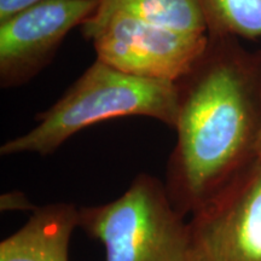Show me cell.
Instances as JSON below:
<instances>
[{"label": "cell", "instance_id": "obj_6", "mask_svg": "<svg viewBox=\"0 0 261 261\" xmlns=\"http://www.w3.org/2000/svg\"><path fill=\"white\" fill-rule=\"evenodd\" d=\"M200 261H261V167L255 161L189 221Z\"/></svg>", "mask_w": 261, "mask_h": 261}, {"label": "cell", "instance_id": "obj_1", "mask_svg": "<svg viewBox=\"0 0 261 261\" xmlns=\"http://www.w3.org/2000/svg\"><path fill=\"white\" fill-rule=\"evenodd\" d=\"M175 145L166 189L192 215L256 161L261 123V50L210 35L191 70L177 81Z\"/></svg>", "mask_w": 261, "mask_h": 261}, {"label": "cell", "instance_id": "obj_10", "mask_svg": "<svg viewBox=\"0 0 261 261\" xmlns=\"http://www.w3.org/2000/svg\"><path fill=\"white\" fill-rule=\"evenodd\" d=\"M0 208L2 212L9 211H22L34 212L37 210V205H34L31 200L27 197V195L22 191H9L2 195L0 197Z\"/></svg>", "mask_w": 261, "mask_h": 261}, {"label": "cell", "instance_id": "obj_8", "mask_svg": "<svg viewBox=\"0 0 261 261\" xmlns=\"http://www.w3.org/2000/svg\"><path fill=\"white\" fill-rule=\"evenodd\" d=\"M103 3L169 31L188 35L208 34L198 0H103Z\"/></svg>", "mask_w": 261, "mask_h": 261}, {"label": "cell", "instance_id": "obj_5", "mask_svg": "<svg viewBox=\"0 0 261 261\" xmlns=\"http://www.w3.org/2000/svg\"><path fill=\"white\" fill-rule=\"evenodd\" d=\"M102 0H40L0 21V86L16 89L54 61L64 39Z\"/></svg>", "mask_w": 261, "mask_h": 261}, {"label": "cell", "instance_id": "obj_4", "mask_svg": "<svg viewBox=\"0 0 261 261\" xmlns=\"http://www.w3.org/2000/svg\"><path fill=\"white\" fill-rule=\"evenodd\" d=\"M97 60L123 73L177 83L207 46L210 34L188 35L149 23L125 10L100 3L81 24Z\"/></svg>", "mask_w": 261, "mask_h": 261}, {"label": "cell", "instance_id": "obj_2", "mask_svg": "<svg viewBox=\"0 0 261 261\" xmlns=\"http://www.w3.org/2000/svg\"><path fill=\"white\" fill-rule=\"evenodd\" d=\"M177 112L175 83L123 73L96 58L56 103L35 116L37 125L2 145L0 155H51L80 130L116 117H150L174 128Z\"/></svg>", "mask_w": 261, "mask_h": 261}, {"label": "cell", "instance_id": "obj_7", "mask_svg": "<svg viewBox=\"0 0 261 261\" xmlns=\"http://www.w3.org/2000/svg\"><path fill=\"white\" fill-rule=\"evenodd\" d=\"M79 227V208L55 202L33 212L27 223L0 243V261H69V243Z\"/></svg>", "mask_w": 261, "mask_h": 261}, {"label": "cell", "instance_id": "obj_11", "mask_svg": "<svg viewBox=\"0 0 261 261\" xmlns=\"http://www.w3.org/2000/svg\"><path fill=\"white\" fill-rule=\"evenodd\" d=\"M40 0H0V21H4L16 12L21 11Z\"/></svg>", "mask_w": 261, "mask_h": 261}, {"label": "cell", "instance_id": "obj_3", "mask_svg": "<svg viewBox=\"0 0 261 261\" xmlns=\"http://www.w3.org/2000/svg\"><path fill=\"white\" fill-rule=\"evenodd\" d=\"M79 227L103 244L106 261H200L190 224L148 173L116 200L79 208Z\"/></svg>", "mask_w": 261, "mask_h": 261}, {"label": "cell", "instance_id": "obj_12", "mask_svg": "<svg viewBox=\"0 0 261 261\" xmlns=\"http://www.w3.org/2000/svg\"><path fill=\"white\" fill-rule=\"evenodd\" d=\"M256 162L257 165L261 167V123H260V130H259V137H257L256 142Z\"/></svg>", "mask_w": 261, "mask_h": 261}, {"label": "cell", "instance_id": "obj_9", "mask_svg": "<svg viewBox=\"0 0 261 261\" xmlns=\"http://www.w3.org/2000/svg\"><path fill=\"white\" fill-rule=\"evenodd\" d=\"M198 4L210 35L261 38V0H198Z\"/></svg>", "mask_w": 261, "mask_h": 261}]
</instances>
